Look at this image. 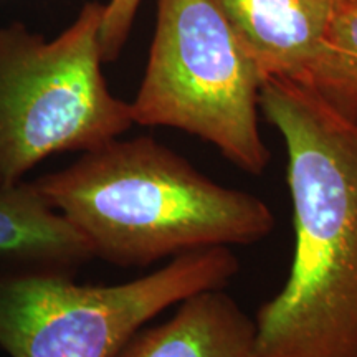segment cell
I'll list each match as a JSON object with an SVG mask.
<instances>
[{"mask_svg":"<svg viewBox=\"0 0 357 357\" xmlns=\"http://www.w3.org/2000/svg\"><path fill=\"white\" fill-rule=\"evenodd\" d=\"M260 111L287 146L294 252L255 357H357V126L287 78L263 79Z\"/></svg>","mask_w":357,"mask_h":357,"instance_id":"6da1fadb","label":"cell"},{"mask_svg":"<svg viewBox=\"0 0 357 357\" xmlns=\"http://www.w3.org/2000/svg\"><path fill=\"white\" fill-rule=\"evenodd\" d=\"M32 184L93 258L123 268L252 245L275 227L265 200L218 184L149 136L118 137Z\"/></svg>","mask_w":357,"mask_h":357,"instance_id":"7a4b0ae2","label":"cell"},{"mask_svg":"<svg viewBox=\"0 0 357 357\" xmlns=\"http://www.w3.org/2000/svg\"><path fill=\"white\" fill-rule=\"evenodd\" d=\"M102 12L105 3L86 2L53 40L20 22L0 26V192L43 159L98 149L134 124L101 71Z\"/></svg>","mask_w":357,"mask_h":357,"instance_id":"3957f363","label":"cell"},{"mask_svg":"<svg viewBox=\"0 0 357 357\" xmlns=\"http://www.w3.org/2000/svg\"><path fill=\"white\" fill-rule=\"evenodd\" d=\"M261 75L213 0H158V20L134 124L164 126L211 142L261 176L271 154L260 132Z\"/></svg>","mask_w":357,"mask_h":357,"instance_id":"277c9868","label":"cell"},{"mask_svg":"<svg viewBox=\"0 0 357 357\" xmlns=\"http://www.w3.org/2000/svg\"><path fill=\"white\" fill-rule=\"evenodd\" d=\"M240 263L207 248L119 284H78L70 275L0 268V347L10 357H114L167 307L225 288Z\"/></svg>","mask_w":357,"mask_h":357,"instance_id":"5b68a950","label":"cell"},{"mask_svg":"<svg viewBox=\"0 0 357 357\" xmlns=\"http://www.w3.org/2000/svg\"><path fill=\"white\" fill-rule=\"evenodd\" d=\"M261 78L300 82L314 60L336 0H213Z\"/></svg>","mask_w":357,"mask_h":357,"instance_id":"8992f818","label":"cell"},{"mask_svg":"<svg viewBox=\"0 0 357 357\" xmlns=\"http://www.w3.org/2000/svg\"><path fill=\"white\" fill-rule=\"evenodd\" d=\"M114 357H255V323L223 288L207 289L137 331Z\"/></svg>","mask_w":357,"mask_h":357,"instance_id":"52a82bcc","label":"cell"},{"mask_svg":"<svg viewBox=\"0 0 357 357\" xmlns=\"http://www.w3.org/2000/svg\"><path fill=\"white\" fill-rule=\"evenodd\" d=\"M93 253L32 182L0 192V268L70 275Z\"/></svg>","mask_w":357,"mask_h":357,"instance_id":"ba28073f","label":"cell"},{"mask_svg":"<svg viewBox=\"0 0 357 357\" xmlns=\"http://www.w3.org/2000/svg\"><path fill=\"white\" fill-rule=\"evenodd\" d=\"M296 83L357 126V0H336L319 50Z\"/></svg>","mask_w":357,"mask_h":357,"instance_id":"9c48e42d","label":"cell"},{"mask_svg":"<svg viewBox=\"0 0 357 357\" xmlns=\"http://www.w3.org/2000/svg\"><path fill=\"white\" fill-rule=\"evenodd\" d=\"M141 2L142 0H109L108 3H105L100 29L102 63H111L121 55Z\"/></svg>","mask_w":357,"mask_h":357,"instance_id":"30bf717a","label":"cell"}]
</instances>
